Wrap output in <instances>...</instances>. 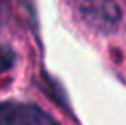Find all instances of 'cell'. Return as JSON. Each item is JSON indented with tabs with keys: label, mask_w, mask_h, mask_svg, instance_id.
I'll return each mask as SVG.
<instances>
[{
	"label": "cell",
	"mask_w": 126,
	"mask_h": 125,
	"mask_svg": "<svg viewBox=\"0 0 126 125\" xmlns=\"http://www.w3.org/2000/svg\"><path fill=\"white\" fill-rule=\"evenodd\" d=\"M0 125H59L40 107L29 103H2Z\"/></svg>",
	"instance_id": "2"
},
{
	"label": "cell",
	"mask_w": 126,
	"mask_h": 125,
	"mask_svg": "<svg viewBox=\"0 0 126 125\" xmlns=\"http://www.w3.org/2000/svg\"><path fill=\"white\" fill-rule=\"evenodd\" d=\"M82 17L99 31H111L121 22V7L115 0H84L80 7Z\"/></svg>",
	"instance_id": "1"
},
{
	"label": "cell",
	"mask_w": 126,
	"mask_h": 125,
	"mask_svg": "<svg viewBox=\"0 0 126 125\" xmlns=\"http://www.w3.org/2000/svg\"><path fill=\"white\" fill-rule=\"evenodd\" d=\"M15 51L11 48H7V46H0V74H4V72L11 70L13 64H15Z\"/></svg>",
	"instance_id": "3"
}]
</instances>
